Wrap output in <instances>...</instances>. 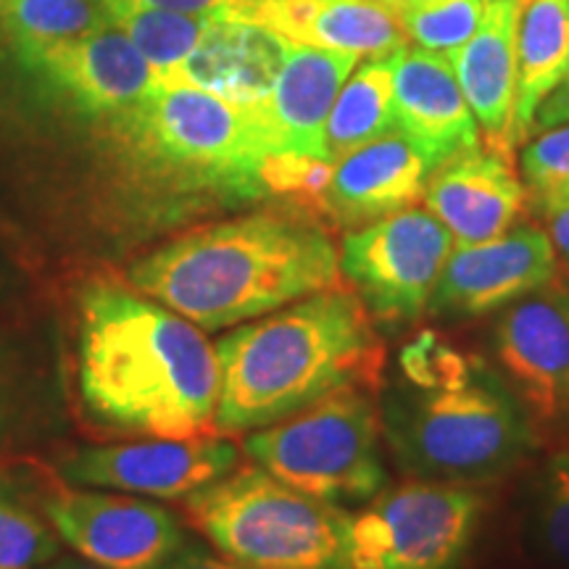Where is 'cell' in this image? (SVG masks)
<instances>
[{"label":"cell","mask_w":569,"mask_h":569,"mask_svg":"<svg viewBox=\"0 0 569 569\" xmlns=\"http://www.w3.org/2000/svg\"><path fill=\"white\" fill-rule=\"evenodd\" d=\"M569 61V0H519L515 142L532 132L538 106L557 88Z\"/></svg>","instance_id":"obj_22"},{"label":"cell","mask_w":569,"mask_h":569,"mask_svg":"<svg viewBox=\"0 0 569 569\" xmlns=\"http://www.w3.org/2000/svg\"><path fill=\"white\" fill-rule=\"evenodd\" d=\"M493 351L536 438L546 430L569 432V296L549 284L507 306Z\"/></svg>","instance_id":"obj_12"},{"label":"cell","mask_w":569,"mask_h":569,"mask_svg":"<svg viewBox=\"0 0 569 569\" xmlns=\"http://www.w3.org/2000/svg\"><path fill=\"white\" fill-rule=\"evenodd\" d=\"M453 238L427 209H407L359 230L340 243V277L377 325H415L453 251Z\"/></svg>","instance_id":"obj_9"},{"label":"cell","mask_w":569,"mask_h":569,"mask_svg":"<svg viewBox=\"0 0 569 569\" xmlns=\"http://www.w3.org/2000/svg\"><path fill=\"white\" fill-rule=\"evenodd\" d=\"M293 42L251 24L211 13L201 42L161 84H190L234 106L253 109L269 96Z\"/></svg>","instance_id":"obj_21"},{"label":"cell","mask_w":569,"mask_h":569,"mask_svg":"<svg viewBox=\"0 0 569 569\" xmlns=\"http://www.w3.org/2000/svg\"><path fill=\"white\" fill-rule=\"evenodd\" d=\"M557 251L549 232L536 224L475 246H453L432 293L430 311L440 317H482L507 309L557 277Z\"/></svg>","instance_id":"obj_14"},{"label":"cell","mask_w":569,"mask_h":569,"mask_svg":"<svg viewBox=\"0 0 569 569\" xmlns=\"http://www.w3.org/2000/svg\"><path fill=\"white\" fill-rule=\"evenodd\" d=\"M382 417L367 388H343L282 422L246 436L253 465L336 507L367 503L388 486Z\"/></svg>","instance_id":"obj_7"},{"label":"cell","mask_w":569,"mask_h":569,"mask_svg":"<svg viewBox=\"0 0 569 569\" xmlns=\"http://www.w3.org/2000/svg\"><path fill=\"white\" fill-rule=\"evenodd\" d=\"M432 163L403 132L356 148L332 163L317 209L336 227L359 230L425 201Z\"/></svg>","instance_id":"obj_16"},{"label":"cell","mask_w":569,"mask_h":569,"mask_svg":"<svg viewBox=\"0 0 569 569\" xmlns=\"http://www.w3.org/2000/svg\"><path fill=\"white\" fill-rule=\"evenodd\" d=\"M113 27L122 30L132 46L151 63L156 82H167L201 42L211 13H184L151 6H119L111 9Z\"/></svg>","instance_id":"obj_25"},{"label":"cell","mask_w":569,"mask_h":569,"mask_svg":"<svg viewBox=\"0 0 569 569\" xmlns=\"http://www.w3.org/2000/svg\"><path fill=\"white\" fill-rule=\"evenodd\" d=\"M388 6L409 42L446 56L472 38L488 0H388Z\"/></svg>","instance_id":"obj_26"},{"label":"cell","mask_w":569,"mask_h":569,"mask_svg":"<svg viewBox=\"0 0 569 569\" xmlns=\"http://www.w3.org/2000/svg\"><path fill=\"white\" fill-rule=\"evenodd\" d=\"M6 288H9V274H3V272H0V298H3Z\"/></svg>","instance_id":"obj_36"},{"label":"cell","mask_w":569,"mask_h":569,"mask_svg":"<svg viewBox=\"0 0 569 569\" xmlns=\"http://www.w3.org/2000/svg\"><path fill=\"white\" fill-rule=\"evenodd\" d=\"M488 3H490V0H488Z\"/></svg>","instance_id":"obj_37"},{"label":"cell","mask_w":569,"mask_h":569,"mask_svg":"<svg viewBox=\"0 0 569 569\" xmlns=\"http://www.w3.org/2000/svg\"><path fill=\"white\" fill-rule=\"evenodd\" d=\"M393 132V56H375L353 69L332 103L325 127V161L336 163Z\"/></svg>","instance_id":"obj_23"},{"label":"cell","mask_w":569,"mask_h":569,"mask_svg":"<svg viewBox=\"0 0 569 569\" xmlns=\"http://www.w3.org/2000/svg\"><path fill=\"white\" fill-rule=\"evenodd\" d=\"M40 569H101V567H92L84 559H71V557H56L53 561H48L46 567Z\"/></svg>","instance_id":"obj_34"},{"label":"cell","mask_w":569,"mask_h":569,"mask_svg":"<svg viewBox=\"0 0 569 569\" xmlns=\"http://www.w3.org/2000/svg\"><path fill=\"white\" fill-rule=\"evenodd\" d=\"M338 277V246L322 224L253 211L159 246L134 261L127 282L203 332H217L332 288Z\"/></svg>","instance_id":"obj_2"},{"label":"cell","mask_w":569,"mask_h":569,"mask_svg":"<svg viewBox=\"0 0 569 569\" xmlns=\"http://www.w3.org/2000/svg\"><path fill=\"white\" fill-rule=\"evenodd\" d=\"M240 467V448L219 432L190 438H142L96 446L61 461L59 475L74 488H103L142 498H188Z\"/></svg>","instance_id":"obj_10"},{"label":"cell","mask_w":569,"mask_h":569,"mask_svg":"<svg viewBox=\"0 0 569 569\" xmlns=\"http://www.w3.org/2000/svg\"><path fill=\"white\" fill-rule=\"evenodd\" d=\"M569 122V61L561 82L553 88L546 101L538 106L536 119H532V132H546L553 127H561Z\"/></svg>","instance_id":"obj_31"},{"label":"cell","mask_w":569,"mask_h":569,"mask_svg":"<svg viewBox=\"0 0 569 569\" xmlns=\"http://www.w3.org/2000/svg\"><path fill=\"white\" fill-rule=\"evenodd\" d=\"M103 127L134 180L169 198L246 203L269 196V146L243 106L190 84H156Z\"/></svg>","instance_id":"obj_5"},{"label":"cell","mask_w":569,"mask_h":569,"mask_svg":"<svg viewBox=\"0 0 569 569\" xmlns=\"http://www.w3.org/2000/svg\"><path fill=\"white\" fill-rule=\"evenodd\" d=\"M393 111L432 169L480 148V127L443 53L401 48L393 53Z\"/></svg>","instance_id":"obj_19"},{"label":"cell","mask_w":569,"mask_h":569,"mask_svg":"<svg viewBox=\"0 0 569 569\" xmlns=\"http://www.w3.org/2000/svg\"><path fill=\"white\" fill-rule=\"evenodd\" d=\"M482 496L465 482L409 480L382 488L351 517V569H451L472 543Z\"/></svg>","instance_id":"obj_8"},{"label":"cell","mask_w":569,"mask_h":569,"mask_svg":"<svg viewBox=\"0 0 569 569\" xmlns=\"http://www.w3.org/2000/svg\"><path fill=\"white\" fill-rule=\"evenodd\" d=\"M113 27L106 0H0V40L13 59Z\"/></svg>","instance_id":"obj_24"},{"label":"cell","mask_w":569,"mask_h":569,"mask_svg":"<svg viewBox=\"0 0 569 569\" xmlns=\"http://www.w3.org/2000/svg\"><path fill=\"white\" fill-rule=\"evenodd\" d=\"M161 569H251V567L238 565V561L227 557H217V553H209L206 549H201V546L182 543V549L177 551Z\"/></svg>","instance_id":"obj_32"},{"label":"cell","mask_w":569,"mask_h":569,"mask_svg":"<svg viewBox=\"0 0 569 569\" xmlns=\"http://www.w3.org/2000/svg\"><path fill=\"white\" fill-rule=\"evenodd\" d=\"M522 174L536 198L569 193V122L525 146Z\"/></svg>","instance_id":"obj_28"},{"label":"cell","mask_w":569,"mask_h":569,"mask_svg":"<svg viewBox=\"0 0 569 569\" xmlns=\"http://www.w3.org/2000/svg\"><path fill=\"white\" fill-rule=\"evenodd\" d=\"M46 517L71 551L101 569H161L184 543L180 519L142 496L59 490Z\"/></svg>","instance_id":"obj_11"},{"label":"cell","mask_w":569,"mask_h":569,"mask_svg":"<svg viewBox=\"0 0 569 569\" xmlns=\"http://www.w3.org/2000/svg\"><path fill=\"white\" fill-rule=\"evenodd\" d=\"M540 217L549 227V238L557 251V259L569 264V193L536 198Z\"/></svg>","instance_id":"obj_30"},{"label":"cell","mask_w":569,"mask_h":569,"mask_svg":"<svg viewBox=\"0 0 569 569\" xmlns=\"http://www.w3.org/2000/svg\"><path fill=\"white\" fill-rule=\"evenodd\" d=\"M74 388L109 436H203L217 417L219 361L201 327L130 282L103 280L80 298Z\"/></svg>","instance_id":"obj_1"},{"label":"cell","mask_w":569,"mask_h":569,"mask_svg":"<svg viewBox=\"0 0 569 569\" xmlns=\"http://www.w3.org/2000/svg\"><path fill=\"white\" fill-rule=\"evenodd\" d=\"M217 13L264 27L293 46L356 59L393 56L409 42L388 0H224Z\"/></svg>","instance_id":"obj_15"},{"label":"cell","mask_w":569,"mask_h":569,"mask_svg":"<svg viewBox=\"0 0 569 569\" xmlns=\"http://www.w3.org/2000/svg\"><path fill=\"white\" fill-rule=\"evenodd\" d=\"M401 380L382 401V436L419 480L478 482L509 472L536 430L515 390L486 361L432 332L401 351Z\"/></svg>","instance_id":"obj_4"},{"label":"cell","mask_w":569,"mask_h":569,"mask_svg":"<svg viewBox=\"0 0 569 569\" xmlns=\"http://www.w3.org/2000/svg\"><path fill=\"white\" fill-rule=\"evenodd\" d=\"M6 422H9V390H6L3 377H0V436H3Z\"/></svg>","instance_id":"obj_35"},{"label":"cell","mask_w":569,"mask_h":569,"mask_svg":"<svg viewBox=\"0 0 569 569\" xmlns=\"http://www.w3.org/2000/svg\"><path fill=\"white\" fill-rule=\"evenodd\" d=\"M184 517L222 557L251 569H351V517L259 465L184 498Z\"/></svg>","instance_id":"obj_6"},{"label":"cell","mask_w":569,"mask_h":569,"mask_svg":"<svg viewBox=\"0 0 569 569\" xmlns=\"http://www.w3.org/2000/svg\"><path fill=\"white\" fill-rule=\"evenodd\" d=\"M213 351L219 436L277 425L343 388L375 390L386 367L372 317L338 284L232 327Z\"/></svg>","instance_id":"obj_3"},{"label":"cell","mask_w":569,"mask_h":569,"mask_svg":"<svg viewBox=\"0 0 569 569\" xmlns=\"http://www.w3.org/2000/svg\"><path fill=\"white\" fill-rule=\"evenodd\" d=\"M19 63L42 96L92 122L130 111L159 84L151 63L117 27L42 48Z\"/></svg>","instance_id":"obj_13"},{"label":"cell","mask_w":569,"mask_h":569,"mask_svg":"<svg viewBox=\"0 0 569 569\" xmlns=\"http://www.w3.org/2000/svg\"><path fill=\"white\" fill-rule=\"evenodd\" d=\"M528 190L511 159L472 148L432 169L425 188L427 211L451 232L457 246H475L509 232L522 217Z\"/></svg>","instance_id":"obj_18"},{"label":"cell","mask_w":569,"mask_h":569,"mask_svg":"<svg viewBox=\"0 0 569 569\" xmlns=\"http://www.w3.org/2000/svg\"><path fill=\"white\" fill-rule=\"evenodd\" d=\"M59 557V536L30 511L0 498V569H40Z\"/></svg>","instance_id":"obj_27"},{"label":"cell","mask_w":569,"mask_h":569,"mask_svg":"<svg viewBox=\"0 0 569 569\" xmlns=\"http://www.w3.org/2000/svg\"><path fill=\"white\" fill-rule=\"evenodd\" d=\"M106 3H109V9H119V6H151V9L184 13H217L222 9L224 0H106Z\"/></svg>","instance_id":"obj_33"},{"label":"cell","mask_w":569,"mask_h":569,"mask_svg":"<svg viewBox=\"0 0 569 569\" xmlns=\"http://www.w3.org/2000/svg\"><path fill=\"white\" fill-rule=\"evenodd\" d=\"M517 21L519 0H490L472 38L446 53L486 148L503 159L517 148Z\"/></svg>","instance_id":"obj_20"},{"label":"cell","mask_w":569,"mask_h":569,"mask_svg":"<svg viewBox=\"0 0 569 569\" xmlns=\"http://www.w3.org/2000/svg\"><path fill=\"white\" fill-rule=\"evenodd\" d=\"M538 525L540 540L551 557L569 567V453L553 459L549 475H546Z\"/></svg>","instance_id":"obj_29"},{"label":"cell","mask_w":569,"mask_h":569,"mask_svg":"<svg viewBox=\"0 0 569 569\" xmlns=\"http://www.w3.org/2000/svg\"><path fill=\"white\" fill-rule=\"evenodd\" d=\"M359 61L351 53L290 48L274 88L251 109L269 146V156H306L325 161L327 119L340 88Z\"/></svg>","instance_id":"obj_17"}]
</instances>
